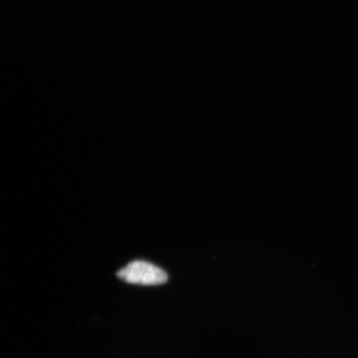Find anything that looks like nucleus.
Here are the masks:
<instances>
[{"mask_svg":"<svg viewBox=\"0 0 358 358\" xmlns=\"http://www.w3.org/2000/svg\"><path fill=\"white\" fill-rule=\"evenodd\" d=\"M129 284L159 285L166 283L168 275L162 268L144 261H134L116 274Z\"/></svg>","mask_w":358,"mask_h":358,"instance_id":"obj_1","label":"nucleus"}]
</instances>
